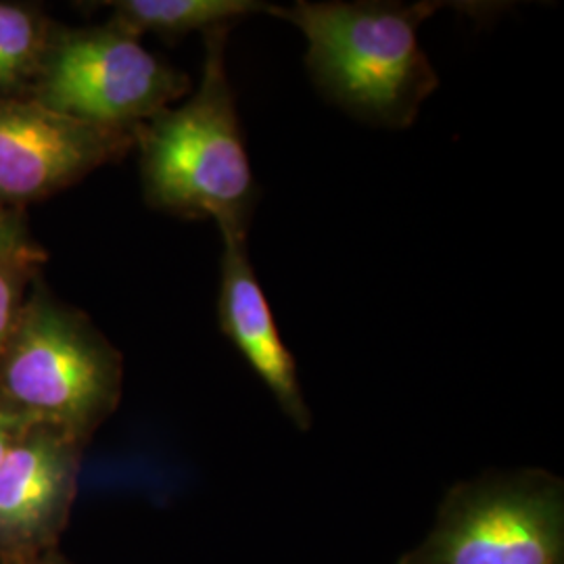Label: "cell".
Segmentation results:
<instances>
[{
    "mask_svg": "<svg viewBox=\"0 0 564 564\" xmlns=\"http://www.w3.org/2000/svg\"><path fill=\"white\" fill-rule=\"evenodd\" d=\"M444 2L300 0L276 7L307 41L305 67L324 99L368 126L403 130L440 88L419 30Z\"/></svg>",
    "mask_w": 564,
    "mask_h": 564,
    "instance_id": "6da1fadb",
    "label": "cell"
},
{
    "mask_svg": "<svg viewBox=\"0 0 564 564\" xmlns=\"http://www.w3.org/2000/svg\"><path fill=\"white\" fill-rule=\"evenodd\" d=\"M230 30L220 25L205 32L202 84L193 97L142 121L132 134L151 207L182 218H212L223 237H247L260 193L226 67Z\"/></svg>",
    "mask_w": 564,
    "mask_h": 564,
    "instance_id": "7a4b0ae2",
    "label": "cell"
},
{
    "mask_svg": "<svg viewBox=\"0 0 564 564\" xmlns=\"http://www.w3.org/2000/svg\"><path fill=\"white\" fill-rule=\"evenodd\" d=\"M398 564H564V484L544 468L452 485L423 542Z\"/></svg>",
    "mask_w": 564,
    "mask_h": 564,
    "instance_id": "3957f363",
    "label": "cell"
},
{
    "mask_svg": "<svg viewBox=\"0 0 564 564\" xmlns=\"http://www.w3.org/2000/svg\"><path fill=\"white\" fill-rule=\"evenodd\" d=\"M120 381V356L84 316L46 297L21 305L0 358L13 408L82 435L111 412Z\"/></svg>",
    "mask_w": 564,
    "mask_h": 564,
    "instance_id": "277c9868",
    "label": "cell"
},
{
    "mask_svg": "<svg viewBox=\"0 0 564 564\" xmlns=\"http://www.w3.org/2000/svg\"><path fill=\"white\" fill-rule=\"evenodd\" d=\"M191 90V78L109 21L51 34L30 99L113 130H134Z\"/></svg>",
    "mask_w": 564,
    "mask_h": 564,
    "instance_id": "5b68a950",
    "label": "cell"
},
{
    "mask_svg": "<svg viewBox=\"0 0 564 564\" xmlns=\"http://www.w3.org/2000/svg\"><path fill=\"white\" fill-rule=\"evenodd\" d=\"M132 130L101 128L0 95V202H32L121 158Z\"/></svg>",
    "mask_w": 564,
    "mask_h": 564,
    "instance_id": "8992f818",
    "label": "cell"
},
{
    "mask_svg": "<svg viewBox=\"0 0 564 564\" xmlns=\"http://www.w3.org/2000/svg\"><path fill=\"white\" fill-rule=\"evenodd\" d=\"M223 239L218 295L220 330L268 387L282 414L300 431H310L312 412L300 384L297 364L282 341L272 307L249 262L247 237Z\"/></svg>",
    "mask_w": 564,
    "mask_h": 564,
    "instance_id": "52a82bcc",
    "label": "cell"
},
{
    "mask_svg": "<svg viewBox=\"0 0 564 564\" xmlns=\"http://www.w3.org/2000/svg\"><path fill=\"white\" fill-rule=\"evenodd\" d=\"M74 440L55 424H34L0 460V540H32L59 514L74 481Z\"/></svg>",
    "mask_w": 564,
    "mask_h": 564,
    "instance_id": "ba28073f",
    "label": "cell"
},
{
    "mask_svg": "<svg viewBox=\"0 0 564 564\" xmlns=\"http://www.w3.org/2000/svg\"><path fill=\"white\" fill-rule=\"evenodd\" d=\"M109 7L113 9L111 21L134 36L153 32L167 41L276 11L274 4L260 0H120L109 2Z\"/></svg>",
    "mask_w": 564,
    "mask_h": 564,
    "instance_id": "9c48e42d",
    "label": "cell"
},
{
    "mask_svg": "<svg viewBox=\"0 0 564 564\" xmlns=\"http://www.w3.org/2000/svg\"><path fill=\"white\" fill-rule=\"evenodd\" d=\"M48 41L51 28L36 9L0 2V93L34 82Z\"/></svg>",
    "mask_w": 564,
    "mask_h": 564,
    "instance_id": "30bf717a",
    "label": "cell"
},
{
    "mask_svg": "<svg viewBox=\"0 0 564 564\" xmlns=\"http://www.w3.org/2000/svg\"><path fill=\"white\" fill-rule=\"evenodd\" d=\"M34 260V249L13 258H0V358L18 323L23 305V286Z\"/></svg>",
    "mask_w": 564,
    "mask_h": 564,
    "instance_id": "8fae6325",
    "label": "cell"
},
{
    "mask_svg": "<svg viewBox=\"0 0 564 564\" xmlns=\"http://www.w3.org/2000/svg\"><path fill=\"white\" fill-rule=\"evenodd\" d=\"M39 423H42L41 419L25 414L13 405H9V408L0 405V460L34 424Z\"/></svg>",
    "mask_w": 564,
    "mask_h": 564,
    "instance_id": "7c38bea8",
    "label": "cell"
},
{
    "mask_svg": "<svg viewBox=\"0 0 564 564\" xmlns=\"http://www.w3.org/2000/svg\"><path fill=\"white\" fill-rule=\"evenodd\" d=\"M25 251H32L21 235L18 218L4 209V202H0V258H13Z\"/></svg>",
    "mask_w": 564,
    "mask_h": 564,
    "instance_id": "4fadbf2b",
    "label": "cell"
}]
</instances>
